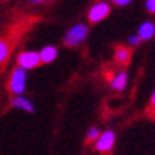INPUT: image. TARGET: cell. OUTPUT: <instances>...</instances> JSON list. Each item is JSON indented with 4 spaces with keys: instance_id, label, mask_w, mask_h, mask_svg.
Segmentation results:
<instances>
[{
    "instance_id": "cell-9",
    "label": "cell",
    "mask_w": 155,
    "mask_h": 155,
    "mask_svg": "<svg viewBox=\"0 0 155 155\" xmlns=\"http://www.w3.org/2000/svg\"><path fill=\"white\" fill-rule=\"evenodd\" d=\"M127 81H128V74H127L125 71H119L114 78H112V81H111V87L114 89V90H124L125 86H127Z\"/></svg>"
},
{
    "instance_id": "cell-3",
    "label": "cell",
    "mask_w": 155,
    "mask_h": 155,
    "mask_svg": "<svg viewBox=\"0 0 155 155\" xmlns=\"http://www.w3.org/2000/svg\"><path fill=\"white\" fill-rule=\"evenodd\" d=\"M114 143H116V133L112 130H106L103 131L100 136H98V139L95 141V149L98 152H109L112 147H114Z\"/></svg>"
},
{
    "instance_id": "cell-13",
    "label": "cell",
    "mask_w": 155,
    "mask_h": 155,
    "mask_svg": "<svg viewBox=\"0 0 155 155\" xmlns=\"http://www.w3.org/2000/svg\"><path fill=\"white\" fill-rule=\"evenodd\" d=\"M146 10L152 13V15H155V0H147L146 2Z\"/></svg>"
},
{
    "instance_id": "cell-10",
    "label": "cell",
    "mask_w": 155,
    "mask_h": 155,
    "mask_svg": "<svg viewBox=\"0 0 155 155\" xmlns=\"http://www.w3.org/2000/svg\"><path fill=\"white\" fill-rule=\"evenodd\" d=\"M114 57L119 63H122V65H127V63L130 62V57H131V51L127 46H119L116 48V52H114Z\"/></svg>"
},
{
    "instance_id": "cell-8",
    "label": "cell",
    "mask_w": 155,
    "mask_h": 155,
    "mask_svg": "<svg viewBox=\"0 0 155 155\" xmlns=\"http://www.w3.org/2000/svg\"><path fill=\"white\" fill-rule=\"evenodd\" d=\"M38 54H40V62L51 63L57 59V48L55 46H45Z\"/></svg>"
},
{
    "instance_id": "cell-5",
    "label": "cell",
    "mask_w": 155,
    "mask_h": 155,
    "mask_svg": "<svg viewBox=\"0 0 155 155\" xmlns=\"http://www.w3.org/2000/svg\"><path fill=\"white\" fill-rule=\"evenodd\" d=\"M111 13V6L106 2H98L89 10V21L90 22H100L104 18H108Z\"/></svg>"
},
{
    "instance_id": "cell-7",
    "label": "cell",
    "mask_w": 155,
    "mask_h": 155,
    "mask_svg": "<svg viewBox=\"0 0 155 155\" xmlns=\"http://www.w3.org/2000/svg\"><path fill=\"white\" fill-rule=\"evenodd\" d=\"M11 106H13V108H18V109H22V111H25V112H33V111H35L33 103L29 100V98H25V97H22V95L13 98V100H11Z\"/></svg>"
},
{
    "instance_id": "cell-2",
    "label": "cell",
    "mask_w": 155,
    "mask_h": 155,
    "mask_svg": "<svg viewBox=\"0 0 155 155\" xmlns=\"http://www.w3.org/2000/svg\"><path fill=\"white\" fill-rule=\"evenodd\" d=\"M25 84H27V74L22 68H15L10 76V90L16 97L25 90Z\"/></svg>"
},
{
    "instance_id": "cell-12",
    "label": "cell",
    "mask_w": 155,
    "mask_h": 155,
    "mask_svg": "<svg viewBox=\"0 0 155 155\" xmlns=\"http://www.w3.org/2000/svg\"><path fill=\"white\" fill-rule=\"evenodd\" d=\"M100 135H101V131L98 130L97 127H92V128H89V131H87V141H97Z\"/></svg>"
},
{
    "instance_id": "cell-6",
    "label": "cell",
    "mask_w": 155,
    "mask_h": 155,
    "mask_svg": "<svg viewBox=\"0 0 155 155\" xmlns=\"http://www.w3.org/2000/svg\"><path fill=\"white\" fill-rule=\"evenodd\" d=\"M138 37L139 40H152L155 37V24L150 21H146L138 27Z\"/></svg>"
},
{
    "instance_id": "cell-1",
    "label": "cell",
    "mask_w": 155,
    "mask_h": 155,
    "mask_svg": "<svg viewBox=\"0 0 155 155\" xmlns=\"http://www.w3.org/2000/svg\"><path fill=\"white\" fill-rule=\"evenodd\" d=\"M87 32H89V29H87L86 24H76L67 32L65 38H63V43H65L67 46H71V48L81 45L82 41L86 40Z\"/></svg>"
},
{
    "instance_id": "cell-16",
    "label": "cell",
    "mask_w": 155,
    "mask_h": 155,
    "mask_svg": "<svg viewBox=\"0 0 155 155\" xmlns=\"http://www.w3.org/2000/svg\"><path fill=\"white\" fill-rule=\"evenodd\" d=\"M150 104H152V108H155V92L152 94V98H150Z\"/></svg>"
},
{
    "instance_id": "cell-15",
    "label": "cell",
    "mask_w": 155,
    "mask_h": 155,
    "mask_svg": "<svg viewBox=\"0 0 155 155\" xmlns=\"http://www.w3.org/2000/svg\"><path fill=\"white\" fill-rule=\"evenodd\" d=\"M114 3L119 5V6H127V5H130L131 2H130V0H116Z\"/></svg>"
},
{
    "instance_id": "cell-4",
    "label": "cell",
    "mask_w": 155,
    "mask_h": 155,
    "mask_svg": "<svg viewBox=\"0 0 155 155\" xmlns=\"http://www.w3.org/2000/svg\"><path fill=\"white\" fill-rule=\"evenodd\" d=\"M18 63H19V68H22L24 71L25 70H32L37 65H40V54L35 52V51H24L19 54L18 57Z\"/></svg>"
},
{
    "instance_id": "cell-14",
    "label": "cell",
    "mask_w": 155,
    "mask_h": 155,
    "mask_svg": "<svg viewBox=\"0 0 155 155\" xmlns=\"http://www.w3.org/2000/svg\"><path fill=\"white\" fill-rule=\"evenodd\" d=\"M139 43H141V40H139L138 35H131V37H128V45L130 46H138Z\"/></svg>"
},
{
    "instance_id": "cell-11",
    "label": "cell",
    "mask_w": 155,
    "mask_h": 155,
    "mask_svg": "<svg viewBox=\"0 0 155 155\" xmlns=\"http://www.w3.org/2000/svg\"><path fill=\"white\" fill-rule=\"evenodd\" d=\"M10 55V45L5 40H0V65L8 59Z\"/></svg>"
}]
</instances>
